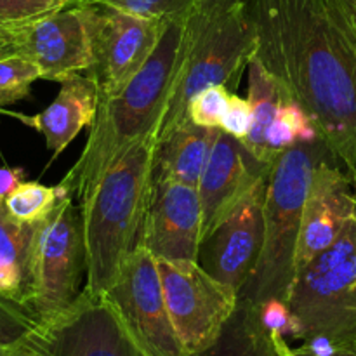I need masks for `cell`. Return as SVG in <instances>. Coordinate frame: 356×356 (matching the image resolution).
<instances>
[{
	"label": "cell",
	"instance_id": "obj_1",
	"mask_svg": "<svg viewBox=\"0 0 356 356\" xmlns=\"http://www.w3.org/2000/svg\"><path fill=\"white\" fill-rule=\"evenodd\" d=\"M256 58L356 176V38L334 0H247Z\"/></svg>",
	"mask_w": 356,
	"mask_h": 356
},
{
	"label": "cell",
	"instance_id": "obj_2",
	"mask_svg": "<svg viewBox=\"0 0 356 356\" xmlns=\"http://www.w3.org/2000/svg\"><path fill=\"white\" fill-rule=\"evenodd\" d=\"M188 16L167 21L148 63L118 92L99 97L86 146L59 183L76 204L134 143L153 134L159 138L186 47Z\"/></svg>",
	"mask_w": 356,
	"mask_h": 356
},
{
	"label": "cell",
	"instance_id": "obj_3",
	"mask_svg": "<svg viewBox=\"0 0 356 356\" xmlns=\"http://www.w3.org/2000/svg\"><path fill=\"white\" fill-rule=\"evenodd\" d=\"M156 136L134 143L79 204L86 247V285L103 296L129 254L141 245L153 188Z\"/></svg>",
	"mask_w": 356,
	"mask_h": 356
},
{
	"label": "cell",
	"instance_id": "obj_4",
	"mask_svg": "<svg viewBox=\"0 0 356 356\" xmlns=\"http://www.w3.org/2000/svg\"><path fill=\"white\" fill-rule=\"evenodd\" d=\"M332 156L322 139L299 143L275 160L263 202V247L240 301L257 306L271 298L287 299L296 277V252L302 209L313 170Z\"/></svg>",
	"mask_w": 356,
	"mask_h": 356
},
{
	"label": "cell",
	"instance_id": "obj_5",
	"mask_svg": "<svg viewBox=\"0 0 356 356\" xmlns=\"http://www.w3.org/2000/svg\"><path fill=\"white\" fill-rule=\"evenodd\" d=\"M256 51L257 31L247 3L218 13H190L186 47L159 138L186 120L188 104L200 90L211 86L228 87Z\"/></svg>",
	"mask_w": 356,
	"mask_h": 356
},
{
	"label": "cell",
	"instance_id": "obj_6",
	"mask_svg": "<svg viewBox=\"0 0 356 356\" xmlns=\"http://www.w3.org/2000/svg\"><path fill=\"white\" fill-rule=\"evenodd\" d=\"M285 301L301 327V343L356 339V214L332 247L296 273Z\"/></svg>",
	"mask_w": 356,
	"mask_h": 356
},
{
	"label": "cell",
	"instance_id": "obj_7",
	"mask_svg": "<svg viewBox=\"0 0 356 356\" xmlns=\"http://www.w3.org/2000/svg\"><path fill=\"white\" fill-rule=\"evenodd\" d=\"M86 275V247L80 209L75 197L63 195L54 211L40 222L33 257V278L28 309L49 325L80 296Z\"/></svg>",
	"mask_w": 356,
	"mask_h": 356
},
{
	"label": "cell",
	"instance_id": "obj_8",
	"mask_svg": "<svg viewBox=\"0 0 356 356\" xmlns=\"http://www.w3.org/2000/svg\"><path fill=\"white\" fill-rule=\"evenodd\" d=\"M103 296L143 355L191 356L170 318L156 257L145 247L129 254Z\"/></svg>",
	"mask_w": 356,
	"mask_h": 356
},
{
	"label": "cell",
	"instance_id": "obj_9",
	"mask_svg": "<svg viewBox=\"0 0 356 356\" xmlns=\"http://www.w3.org/2000/svg\"><path fill=\"white\" fill-rule=\"evenodd\" d=\"M174 327L190 355L211 346L238 308V292L198 261L156 259Z\"/></svg>",
	"mask_w": 356,
	"mask_h": 356
},
{
	"label": "cell",
	"instance_id": "obj_10",
	"mask_svg": "<svg viewBox=\"0 0 356 356\" xmlns=\"http://www.w3.org/2000/svg\"><path fill=\"white\" fill-rule=\"evenodd\" d=\"M86 7L92 42V65L86 75L99 97L118 92L155 52L167 21L149 19L104 3Z\"/></svg>",
	"mask_w": 356,
	"mask_h": 356
},
{
	"label": "cell",
	"instance_id": "obj_11",
	"mask_svg": "<svg viewBox=\"0 0 356 356\" xmlns=\"http://www.w3.org/2000/svg\"><path fill=\"white\" fill-rule=\"evenodd\" d=\"M42 356H145L104 296L82 289L61 316L42 325Z\"/></svg>",
	"mask_w": 356,
	"mask_h": 356
},
{
	"label": "cell",
	"instance_id": "obj_12",
	"mask_svg": "<svg viewBox=\"0 0 356 356\" xmlns=\"http://www.w3.org/2000/svg\"><path fill=\"white\" fill-rule=\"evenodd\" d=\"M266 181H261L202 242L198 263L207 273L240 292L256 270L263 247V202Z\"/></svg>",
	"mask_w": 356,
	"mask_h": 356
},
{
	"label": "cell",
	"instance_id": "obj_13",
	"mask_svg": "<svg viewBox=\"0 0 356 356\" xmlns=\"http://www.w3.org/2000/svg\"><path fill=\"white\" fill-rule=\"evenodd\" d=\"M16 49L40 68L42 79L61 82L92 65L86 7L68 6L17 28Z\"/></svg>",
	"mask_w": 356,
	"mask_h": 356
},
{
	"label": "cell",
	"instance_id": "obj_14",
	"mask_svg": "<svg viewBox=\"0 0 356 356\" xmlns=\"http://www.w3.org/2000/svg\"><path fill=\"white\" fill-rule=\"evenodd\" d=\"M204 216L198 188L153 181L141 245L156 259L198 261Z\"/></svg>",
	"mask_w": 356,
	"mask_h": 356
},
{
	"label": "cell",
	"instance_id": "obj_15",
	"mask_svg": "<svg viewBox=\"0 0 356 356\" xmlns=\"http://www.w3.org/2000/svg\"><path fill=\"white\" fill-rule=\"evenodd\" d=\"M355 214L351 176L334 156H325L309 181L296 252V273L332 247Z\"/></svg>",
	"mask_w": 356,
	"mask_h": 356
},
{
	"label": "cell",
	"instance_id": "obj_16",
	"mask_svg": "<svg viewBox=\"0 0 356 356\" xmlns=\"http://www.w3.org/2000/svg\"><path fill=\"white\" fill-rule=\"evenodd\" d=\"M271 169L273 165L257 160L243 141H238L219 129L198 183L204 216V240L254 186L270 177Z\"/></svg>",
	"mask_w": 356,
	"mask_h": 356
},
{
	"label": "cell",
	"instance_id": "obj_17",
	"mask_svg": "<svg viewBox=\"0 0 356 356\" xmlns=\"http://www.w3.org/2000/svg\"><path fill=\"white\" fill-rule=\"evenodd\" d=\"M59 83L61 87L56 99L40 113L23 115L2 110V113L40 132L52 152V159H58L82 129L90 127L99 104L96 83L86 73H72Z\"/></svg>",
	"mask_w": 356,
	"mask_h": 356
},
{
	"label": "cell",
	"instance_id": "obj_18",
	"mask_svg": "<svg viewBox=\"0 0 356 356\" xmlns=\"http://www.w3.org/2000/svg\"><path fill=\"white\" fill-rule=\"evenodd\" d=\"M218 131L186 118L163 138L156 139L153 181H174L198 188Z\"/></svg>",
	"mask_w": 356,
	"mask_h": 356
},
{
	"label": "cell",
	"instance_id": "obj_19",
	"mask_svg": "<svg viewBox=\"0 0 356 356\" xmlns=\"http://www.w3.org/2000/svg\"><path fill=\"white\" fill-rule=\"evenodd\" d=\"M40 222L30 225L17 221L0 202V296L26 309Z\"/></svg>",
	"mask_w": 356,
	"mask_h": 356
},
{
	"label": "cell",
	"instance_id": "obj_20",
	"mask_svg": "<svg viewBox=\"0 0 356 356\" xmlns=\"http://www.w3.org/2000/svg\"><path fill=\"white\" fill-rule=\"evenodd\" d=\"M249 99L252 106V129L243 145L263 163L273 165L275 160L268 149V131L275 120L278 106L284 99V90L266 66L254 56L249 61Z\"/></svg>",
	"mask_w": 356,
	"mask_h": 356
},
{
	"label": "cell",
	"instance_id": "obj_21",
	"mask_svg": "<svg viewBox=\"0 0 356 356\" xmlns=\"http://www.w3.org/2000/svg\"><path fill=\"white\" fill-rule=\"evenodd\" d=\"M191 356H273L270 332L263 327L257 308L238 301V308L226 322L218 339Z\"/></svg>",
	"mask_w": 356,
	"mask_h": 356
},
{
	"label": "cell",
	"instance_id": "obj_22",
	"mask_svg": "<svg viewBox=\"0 0 356 356\" xmlns=\"http://www.w3.org/2000/svg\"><path fill=\"white\" fill-rule=\"evenodd\" d=\"M315 139H320L318 132L306 111L298 103L284 96L273 124L268 131V149L273 160H277L278 155L285 149L299 143H309Z\"/></svg>",
	"mask_w": 356,
	"mask_h": 356
},
{
	"label": "cell",
	"instance_id": "obj_23",
	"mask_svg": "<svg viewBox=\"0 0 356 356\" xmlns=\"http://www.w3.org/2000/svg\"><path fill=\"white\" fill-rule=\"evenodd\" d=\"M66 191L56 186H45L38 181H23L3 200L7 212L21 222H40L51 214Z\"/></svg>",
	"mask_w": 356,
	"mask_h": 356
},
{
	"label": "cell",
	"instance_id": "obj_24",
	"mask_svg": "<svg viewBox=\"0 0 356 356\" xmlns=\"http://www.w3.org/2000/svg\"><path fill=\"white\" fill-rule=\"evenodd\" d=\"M42 72L30 58L19 52L0 56V104L16 103L30 94Z\"/></svg>",
	"mask_w": 356,
	"mask_h": 356
},
{
	"label": "cell",
	"instance_id": "obj_25",
	"mask_svg": "<svg viewBox=\"0 0 356 356\" xmlns=\"http://www.w3.org/2000/svg\"><path fill=\"white\" fill-rule=\"evenodd\" d=\"M40 332V322L24 306L0 296V350L23 346Z\"/></svg>",
	"mask_w": 356,
	"mask_h": 356
},
{
	"label": "cell",
	"instance_id": "obj_26",
	"mask_svg": "<svg viewBox=\"0 0 356 356\" xmlns=\"http://www.w3.org/2000/svg\"><path fill=\"white\" fill-rule=\"evenodd\" d=\"M229 99H232V92L226 86L207 87L190 101L186 118L202 127L219 129L229 106Z\"/></svg>",
	"mask_w": 356,
	"mask_h": 356
},
{
	"label": "cell",
	"instance_id": "obj_27",
	"mask_svg": "<svg viewBox=\"0 0 356 356\" xmlns=\"http://www.w3.org/2000/svg\"><path fill=\"white\" fill-rule=\"evenodd\" d=\"M101 3L160 21L188 16L195 9V0H101Z\"/></svg>",
	"mask_w": 356,
	"mask_h": 356
},
{
	"label": "cell",
	"instance_id": "obj_28",
	"mask_svg": "<svg viewBox=\"0 0 356 356\" xmlns=\"http://www.w3.org/2000/svg\"><path fill=\"white\" fill-rule=\"evenodd\" d=\"M61 7L68 6H63L58 0H0V26H24Z\"/></svg>",
	"mask_w": 356,
	"mask_h": 356
},
{
	"label": "cell",
	"instance_id": "obj_29",
	"mask_svg": "<svg viewBox=\"0 0 356 356\" xmlns=\"http://www.w3.org/2000/svg\"><path fill=\"white\" fill-rule=\"evenodd\" d=\"M259 313V320L268 332H278L285 339L299 341L301 336V327H299L298 318L292 313L291 306L287 301L278 298H271L256 306Z\"/></svg>",
	"mask_w": 356,
	"mask_h": 356
},
{
	"label": "cell",
	"instance_id": "obj_30",
	"mask_svg": "<svg viewBox=\"0 0 356 356\" xmlns=\"http://www.w3.org/2000/svg\"><path fill=\"white\" fill-rule=\"evenodd\" d=\"M252 106H250L249 99L240 97L238 94H232L229 106L219 129L238 141H245L252 129Z\"/></svg>",
	"mask_w": 356,
	"mask_h": 356
},
{
	"label": "cell",
	"instance_id": "obj_31",
	"mask_svg": "<svg viewBox=\"0 0 356 356\" xmlns=\"http://www.w3.org/2000/svg\"><path fill=\"white\" fill-rule=\"evenodd\" d=\"M299 356H356V339L332 344L327 341H305L298 348Z\"/></svg>",
	"mask_w": 356,
	"mask_h": 356
},
{
	"label": "cell",
	"instance_id": "obj_32",
	"mask_svg": "<svg viewBox=\"0 0 356 356\" xmlns=\"http://www.w3.org/2000/svg\"><path fill=\"white\" fill-rule=\"evenodd\" d=\"M24 181V170L21 167H0V202L13 193Z\"/></svg>",
	"mask_w": 356,
	"mask_h": 356
},
{
	"label": "cell",
	"instance_id": "obj_33",
	"mask_svg": "<svg viewBox=\"0 0 356 356\" xmlns=\"http://www.w3.org/2000/svg\"><path fill=\"white\" fill-rule=\"evenodd\" d=\"M247 3V0H195L197 13H218V10L232 9V7Z\"/></svg>",
	"mask_w": 356,
	"mask_h": 356
},
{
	"label": "cell",
	"instance_id": "obj_34",
	"mask_svg": "<svg viewBox=\"0 0 356 356\" xmlns=\"http://www.w3.org/2000/svg\"><path fill=\"white\" fill-rule=\"evenodd\" d=\"M334 2L339 7L348 28H350V31L356 38V0H334Z\"/></svg>",
	"mask_w": 356,
	"mask_h": 356
},
{
	"label": "cell",
	"instance_id": "obj_35",
	"mask_svg": "<svg viewBox=\"0 0 356 356\" xmlns=\"http://www.w3.org/2000/svg\"><path fill=\"white\" fill-rule=\"evenodd\" d=\"M16 37H17V28H2L0 26V56L17 52Z\"/></svg>",
	"mask_w": 356,
	"mask_h": 356
},
{
	"label": "cell",
	"instance_id": "obj_36",
	"mask_svg": "<svg viewBox=\"0 0 356 356\" xmlns=\"http://www.w3.org/2000/svg\"><path fill=\"white\" fill-rule=\"evenodd\" d=\"M40 334H38L33 341H30V343L23 344V346L19 348H13V350H0V356H42L40 348H38Z\"/></svg>",
	"mask_w": 356,
	"mask_h": 356
},
{
	"label": "cell",
	"instance_id": "obj_37",
	"mask_svg": "<svg viewBox=\"0 0 356 356\" xmlns=\"http://www.w3.org/2000/svg\"><path fill=\"white\" fill-rule=\"evenodd\" d=\"M271 344H273V356H299L294 348H291L289 341L282 334L270 332Z\"/></svg>",
	"mask_w": 356,
	"mask_h": 356
},
{
	"label": "cell",
	"instance_id": "obj_38",
	"mask_svg": "<svg viewBox=\"0 0 356 356\" xmlns=\"http://www.w3.org/2000/svg\"><path fill=\"white\" fill-rule=\"evenodd\" d=\"M63 6H89V3H97L101 0H58Z\"/></svg>",
	"mask_w": 356,
	"mask_h": 356
},
{
	"label": "cell",
	"instance_id": "obj_39",
	"mask_svg": "<svg viewBox=\"0 0 356 356\" xmlns=\"http://www.w3.org/2000/svg\"><path fill=\"white\" fill-rule=\"evenodd\" d=\"M351 184H353V197H355V204H356V176L351 177Z\"/></svg>",
	"mask_w": 356,
	"mask_h": 356
},
{
	"label": "cell",
	"instance_id": "obj_40",
	"mask_svg": "<svg viewBox=\"0 0 356 356\" xmlns=\"http://www.w3.org/2000/svg\"><path fill=\"white\" fill-rule=\"evenodd\" d=\"M2 110H3V106H2V104H0V113H2Z\"/></svg>",
	"mask_w": 356,
	"mask_h": 356
}]
</instances>
